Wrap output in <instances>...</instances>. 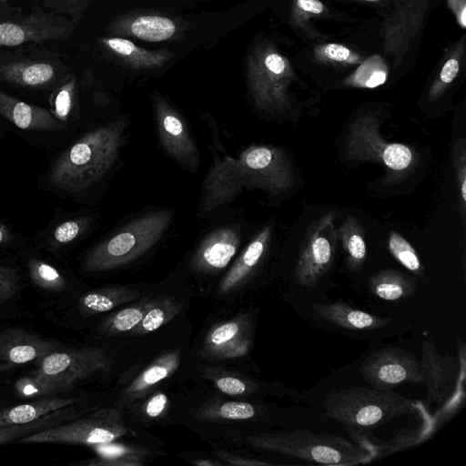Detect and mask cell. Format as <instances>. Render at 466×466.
Listing matches in <instances>:
<instances>
[{
    "mask_svg": "<svg viewBox=\"0 0 466 466\" xmlns=\"http://www.w3.org/2000/svg\"><path fill=\"white\" fill-rule=\"evenodd\" d=\"M294 183L291 163L277 147L250 146L237 157L214 155L199 209L201 215H208L229 204L247 187L279 195L289 190Z\"/></svg>",
    "mask_w": 466,
    "mask_h": 466,
    "instance_id": "obj_1",
    "label": "cell"
},
{
    "mask_svg": "<svg viewBox=\"0 0 466 466\" xmlns=\"http://www.w3.org/2000/svg\"><path fill=\"white\" fill-rule=\"evenodd\" d=\"M126 128L127 122L117 120L86 133L55 161L48 175L50 186L76 193L99 182L117 158Z\"/></svg>",
    "mask_w": 466,
    "mask_h": 466,
    "instance_id": "obj_2",
    "label": "cell"
},
{
    "mask_svg": "<svg viewBox=\"0 0 466 466\" xmlns=\"http://www.w3.org/2000/svg\"><path fill=\"white\" fill-rule=\"evenodd\" d=\"M170 209L145 213L131 220L96 246L86 257L87 272H101L124 266L151 249L173 220Z\"/></svg>",
    "mask_w": 466,
    "mask_h": 466,
    "instance_id": "obj_3",
    "label": "cell"
},
{
    "mask_svg": "<svg viewBox=\"0 0 466 466\" xmlns=\"http://www.w3.org/2000/svg\"><path fill=\"white\" fill-rule=\"evenodd\" d=\"M344 152L350 160L382 166L390 183L407 177L417 164V155L410 147L387 141L380 133L377 113L363 114L352 121L344 139Z\"/></svg>",
    "mask_w": 466,
    "mask_h": 466,
    "instance_id": "obj_4",
    "label": "cell"
},
{
    "mask_svg": "<svg viewBox=\"0 0 466 466\" xmlns=\"http://www.w3.org/2000/svg\"><path fill=\"white\" fill-rule=\"evenodd\" d=\"M411 400L390 390L348 388L329 392L325 400L326 415L355 429L380 426L410 413Z\"/></svg>",
    "mask_w": 466,
    "mask_h": 466,
    "instance_id": "obj_5",
    "label": "cell"
},
{
    "mask_svg": "<svg viewBox=\"0 0 466 466\" xmlns=\"http://www.w3.org/2000/svg\"><path fill=\"white\" fill-rule=\"evenodd\" d=\"M70 78L60 56L44 42L0 47V81L17 86L46 89Z\"/></svg>",
    "mask_w": 466,
    "mask_h": 466,
    "instance_id": "obj_6",
    "label": "cell"
},
{
    "mask_svg": "<svg viewBox=\"0 0 466 466\" xmlns=\"http://www.w3.org/2000/svg\"><path fill=\"white\" fill-rule=\"evenodd\" d=\"M250 443L310 462L348 466L363 462L367 455L345 440L327 434L307 431L263 433L250 439Z\"/></svg>",
    "mask_w": 466,
    "mask_h": 466,
    "instance_id": "obj_7",
    "label": "cell"
},
{
    "mask_svg": "<svg viewBox=\"0 0 466 466\" xmlns=\"http://www.w3.org/2000/svg\"><path fill=\"white\" fill-rule=\"evenodd\" d=\"M2 4V3H1ZM0 4V47L67 38L73 25L38 5L25 11Z\"/></svg>",
    "mask_w": 466,
    "mask_h": 466,
    "instance_id": "obj_8",
    "label": "cell"
},
{
    "mask_svg": "<svg viewBox=\"0 0 466 466\" xmlns=\"http://www.w3.org/2000/svg\"><path fill=\"white\" fill-rule=\"evenodd\" d=\"M127 432L118 409H103L88 419L63 422L27 434L20 442L95 445L111 442Z\"/></svg>",
    "mask_w": 466,
    "mask_h": 466,
    "instance_id": "obj_9",
    "label": "cell"
},
{
    "mask_svg": "<svg viewBox=\"0 0 466 466\" xmlns=\"http://www.w3.org/2000/svg\"><path fill=\"white\" fill-rule=\"evenodd\" d=\"M34 374L48 380L58 392L72 388L80 380L106 370L109 358L97 347L53 350L37 361Z\"/></svg>",
    "mask_w": 466,
    "mask_h": 466,
    "instance_id": "obj_10",
    "label": "cell"
},
{
    "mask_svg": "<svg viewBox=\"0 0 466 466\" xmlns=\"http://www.w3.org/2000/svg\"><path fill=\"white\" fill-rule=\"evenodd\" d=\"M334 220V212H329L309 228L295 268L298 284L313 286L329 269L338 238Z\"/></svg>",
    "mask_w": 466,
    "mask_h": 466,
    "instance_id": "obj_11",
    "label": "cell"
},
{
    "mask_svg": "<svg viewBox=\"0 0 466 466\" xmlns=\"http://www.w3.org/2000/svg\"><path fill=\"white\" fill-rule=\"evenodd\" d=\"M374 389L389 390L406 382H424L420 361L410 352L387 348L370 355L360 367Z\"/></svg>",
    "mask_w": 466,
    "mask_h": 466,
    "instance_id": "obj_12",
    "label": "cell"
},
{
    "mask_svg": "<svg viewBox=\"0 0 466 466\" xmlns=\"http://www.w3.org/2000/svg\"><path fill=\"white\" fill-rule=\"evenodd\" d=\"M430 0H398L382 24L384 53L401 56L422 30Z\"/></svg>",
    "mask_w": 466,
    "mask_h": 466,
    "instance_id": "obj_13",
    "label": "cell"
},
{
    "mask_svg": "<svg viewBox=\"0 0 466 466\" xmlns=\"http://www.w3.org/2000/svg\"><path fill=\"white\" fill-rule=\"evenodd\" d=\"M155 118L166 152L184 168L195 172L199 167V155L184 118L165 102L156 105Z\"/></svg>",
    "mask_w": 466,
    "mask_h": 466,
    "instance_id": "obj_14",
    "label": "cell"
},
{
    "mask_svg": "<svg viewBox=\"0 0 466 466\" xmlns=\"http://www.w3.org/2000/svg\"><path fill=\"white\" fill-rule=\"evenodd\" d=\"M240 245L237 228L223 226L210 231L200 242L191 258V268L201 273H216L225 268Z\"/></svg>",
    "mask_w": 466,
    "mask_h": 466,
    "instance_id": "obj_15",
    "label": "cell"
},
{
    "mask_svg": "<svg viewBox=\"0 0 466 466\" xmlns=\"http://www.w3.org/2000/svg\"><path fill=\"white\" fill-rule=\"evenodd\" d=\"M56 350V344L28 332L13 328L0 332V361L13 365L38 361Z\"/></svg>",
    "mask_w": 466,
    "mask_h": 466,
    "instance_id": "obj_16",
    "label": "cell"
},
{
    "mask_svg": "<svg viewBox=\"0 0 466 466\" xmlns=\"http://www.w3.org/2000/svg\"><path fill=\"white\" fill-rule=\"evenodd\" d=\"M271 236L270 225L258 232L219 282V294L232 293L243 286L265 256Z\"/></svg>",
    "mask_w": 466,
    "mask_h": 466,
    "instance_id": "obj_17",
    "label": "cell"
},
{
    "mask_svg": "<svg viewBox=\"0 0 466 466\" xmlns=\"http://www.w3.org/2000/svg\"><path fill=\"white\" fill-rule=\"evenodd\" d=\"M0 115L25 130H57L66 126L47 109L20 101L2 90H0Z\"/></svg>",
    "mask_w": 466,
    "mask_h": 466,
    "instance_id": "obj_18",
    "label": "cell"
},
{
    "mask_svg": "<svg viewBox=\"0 0 466 466\" xmlns=\"http://www.w3.org/2000/svg\"><path fill=\"white\" fill-rule=\"evenodd\" d=\"M427 384L428 403H441L445 400L451 388V370L449 361L440 354L431 340L422 344V357L420 360Z\"/></svg>",
    "mask_w": 466,
    "mask_h": 466,
    "instance_id": "obj_19",
    "label": "cell"
},
{
    "mask_svg": "<svg viewBox=\"0 0 466 466\" xmlns=\"http://www.w3.org/2000/svg\"><path fill=\"white\" fill-rule=\"evenodd\" d=\"M312 309L326 321L347 329H376L391 321L344 303H314Z\"/></svg>",
    "mask_w": 466,
    "mask_h": 466,
    "instance_id": "obj_20",
    "label": "cell"
},
{
    "mask_svg": "<svg viewBox=\"0 0 466 466\" xmlns=\"http://www.w3.org/2000/svg\"><path fill=\"white\" fill-rule=\"evenodd\" d=\"M76 398L52 397L0 409V427L25 424L77 402Z\"/></svg>",
    "mask_w": 466,
    "mask_h": 466,
    "instance_id": "obj_21",
    "label": "cell"
},
{
    "mask_svg": "<svg viewBox=\"0 0 466 466\" xmlns=\"http://www.w3.org/2000/svg\"><path fill=\"white\" fill-rule=\"evenodd\" d=\"M179 358V351L175 350L152 362L125 390L126 401L144 397L155 384L170 376L177 369Z\"/></svg>",
    "mask_w": 466,
    "mask_h": 466,
    "instance_id": "obj_22",
    "label": "cell"
},
{
    "mask_svg": "<svg viewBox=\"0 0 466 466\" xmlns=\"http://www.w3.org/2000/svg\"><path fill=\"white\" fill-rule=\"evenodd\" d=\"M137 290L126 287L105 288L86 293L79 299V309L86 316L106 312L121 304L136 299Z\"/></svg>",
    "mask_w": 466,
    "mask_h": 466,
    "instance_id": "obj_23",
    "label": "cell"
},
{
    "mask_svg": "<svg viewBox=\"0 0 466 466\" xmlns=\"http://www.w3.org/2000/svg\"><path fill=\"white\" fill-rule=\"evenodd\" d=\"M370 291L384 300H399L410 297L415 289L411 279L403 273L387 269L374 274L369 281Z\"/></svg>",
    "mask_w": 466,
    "mask_h": 466,
    "instance_id": "obj_24",
    "label": "cell"
},
{
    "mask_svg": "<svg viewBox=\"0 0 466 466\" xmlns=\"http://www.w3.org/2000/svg\"><path fill=\"white\" fill-rule=\"evenodd\" d=\"M338 235L347 254V263L351 269H358L367 257L365 234L359 220L349 215L340 225Z\"/></svg>",
    "mask_w": 466,
    "mask_h": 466,
    "instance_id": "obj_25",
    "label": "cell"
},
{
    "mask_svg": "<svg viewBox=\"0 0 466 466\" xmlns=\"http://www.w3.org/2000/svg\"><path fill=\"white\" fill-rule=\"evenodd\" d=\"M98 458L88 461L92 466H141L148 453L147 450L121 444H95Z\"/></svg>",
    "mask_w": 466,
    "mask_h": 466,
    "instance_id": "obj_26",
    "label": "cell"
},
{
    "mask_svg": "<svg viewBox=\"0 0 466 466\" xmlns=\"http://www.w3.org/2000/svg\"><path fill=\"white\" fill-rule=\"evenodd\" d=\"M76 416L75 409L68 406L28 423L2 426L0 427V445L43 429L66 422Z\"/></svg>",
    "mask_w": 466,
    "mask_h": 466,
    "instance_id": "obj_27",
    "label": "cell"
},
{
    "mask_svg": "<svg viewBox=\"0 0 466 466\" xmlns=\"http://www.w3.org/2000/svg\"><path fill=\"white\" fill-rule=\"evenodd\" d=\"M180 303L170 298L151 299L141 321L130 335H146L169 321L180 309Z\"/></svg>",
    "mask_w": 466,
    "mask_h": 466,
    "instance_id": "obj_28",
    "label": "cell"
},
{
    "mask_svg": "<svg viewBox=\"0 0 466 466\" xmlns=\"http://www.w3.org/2000/svg\"><path fill=\"white\" fill-rule=\"evenodd\" d=\"M244 328L237 320L227 321L216 327L209 333L208 346L218 354L224 356L242 354L245 350L231 342L233 339H246L242 338Z\"/></svg>",
    "mask_w": 466,
    "mask_h": 466,
    "instance_id": "obj_29",
    "label": "cell"
},
{
    "mask_svg": "<svg viewBox=\"0 0 466 466\" xmlns=\"http://www.w3.org/2000/svg\"><path fill=\"white\" fill-rule=\"evenodd\" d=\"M151 299H144L136 306L125 308L120 311L110 315L100 327L103 334L108 336L120 335L130 332L141 321Z\"/></svg>",
    "mask_w": 466,
    "mask_h": 466,
    "instance_id": "obj_30",
    "label": "cell"
},
{
    "mask_svg": "<svg viewBox=\"0 0 466 466\" xmlns=\"http://www.w3.org/2000/svg\"><path fill=\"white\" fill-rule=\"evenodd\" d=\"M387 76V66L380 57L370 56L346 78L345 84L353 87L374 88L383 85Z\"/></svg>",
    "mask_w": 466,
    "mask_h": 466,
    "instance_id": "obj_31",
    "label": "cell"
},
{
    "mask_svg": "<svg viewBox=\"0 0 466 466\" xmlns=\"http://www.w3.org/2000/svg\"><path fill=\"white\" fill-rule=\"evenodd\" d=\"M131 30L140 39L158 42L173 35L176 27L174 23L166 17L145 15L133 22Z\"/></svg>",
    "mask_w": 466,
    "mask_h": 466,
    "instance_id": "obj_32",
    "label": "cell"
},
{
    "mask_svg": "<svg viewBox=\"0 0 466 466\" xmlns=\"http://www.w3.org/2000/svg\"><path fill=\"white\" fill-rule=\"evenodd\" d=\"M28 272L35 285L46 291L58 292L66 287V280L63 275L43 260L31 259L28 262Z\"/></svg>",
    "mask_w": 466,
    "mask_h": 466,
    "instance_id": "obj_33",
    "label": "cell"
},
{
    "mask_svg": "<svg viewBox=\"0 0 466 466\" xmlns=\"http://www.w3.org/2000/svg\"><path fill=\"white\" fill-rule=\"evenodd\" d=\"M388 248L392 257L407 269L419 276L423 275V267L416 250L397 231H390L388 239Z\"/></svg>",
    "mask_w": 466,
    "mask_h": 466,
    "instance_id": "obj_34",
    "label": "cell"
},
{
    "mask_svg": "<svg viewBox=\"0 0 466 466\" xmlns=\"http://www.w3.org/2000/svg\"><path fill=\"white\" fill-rule=\"evenodd\" d=\"M75 87V79L69 78L56 87L50 96L51 114L65 124L68 120L73 107Z\"/></svg>",
    "mask_w": 466,
    "mask_h": 466,
    "instance_id": "obj_35",
    "label": "cell"
},
{
    "mask_svg": "<svg viewBox=\"0 0 466 466\" xmlns=\"http://www.w3.org/2000/svg\"><path fill=\"white\" fill-rule=\"evenodd\" d=\"M14 389L20 397L31 400L58 392L52 383L34 373L18 379Z\"/></svg>",
    "mask_w": 466,
    "mask_h": 466,
    "instance_id": "obj_36",
    "label": "cell"
},
{
    "mask_svg": "<svg viewBox=\"0 0 466 466\" xmlns=\"http://www.w3.org/2000/svg\"><path fill=\"white\" fill-rule=\"evenodd\" d=\"M453 163L458 191L459 209L462 220L466 212V149L464 138L459 139L454 146Z\"/></svg>",
    "mask_w": 466,
    "mask_h": 466,
    "instance_id": "obj_37",
    "label": "cell"
},
{
    "mask_svg": "<svg viewBox=\"0 0 466 466\" xmlns=\"http://www.w3.org/2000/svg\"><path fill=\"white\" fill-rule=\"evenodd\" d=\"M315 57L323 62L342 65H356L361 63L359 54L345 46L335 43H329L317 47L315 49Z\"/></svg>",
    "mask_w": 466,
    "mask_h": 466,
    "instance_id": "obj_38",
    "label": "cell"
},
{
    "mask_svg": "<svg viewBox=\"0 0 466 466\" xmlns=\"http://www.w3.org/2000/svg\"><path fill=\"white\" fill-rule=\"evenodd\" d=\"M90 221L87 217H80L63 222L55 228L51 244L57 248L75 240L86 230Z\"/></svg>",
    "mask_w": 466,
    "mask_h": 466,
    "instance_id": "obj_39",
    "label": "cell"
},
{
    "mask_svg": "<svg viewBox=\"0 0 466 466\" xmlns=\"http://www.w3.org/2000/svg\"><path fill=\"white\" fill-rule=\"evenodd\" d=\"M460 71V61L456 57L448 59L441 69L438 79L432 84L429 90V99L435 100L439 98L456 78Z\"/></svg>",
    "mask_w": 466,
    "mask_h": 466,
    "instance_id": "obj_40",
    "label": "cell"
},
{
    "mask_svg": "<svg viewBox=\"0 0 466 466\" xmlns=\"http://www.w3.org/2000/svg\"><path fill=\"white\" fill-rule=\"evenodd\" d=\"M20 278L9 266L0 265V303L9 299L19 289Z\"/></svg>",
    "mask_w": 466,
    "mask_h": 466,
    "instance_id": "obj_41",
    "label": "cell"
},
{
    "mask_svg": "<svg viewBox=\"0 0 466 466\" xmlns=\"http://www.w3.org/2000/svg\"><path fill=\"white\" fill-rule=\"evenodd\" d=\"M221 417L231 420H247L255 416L254 406L247 402L229 401L218 408Z\"/></svg>",
    "mask_w": 466,
    "mask_h": 466,
    "instance_id": "obj_42",
    "label": "cell"
},
{
    "mask_svg": "<svg viewBox=\"0 0 466 466\" xmlns=\"http://www.w3.org/2000/svg\"><path fill=\"white\" fill-rule=\"evenodd\" d=\"M216 385L220 391L228 395H240L247 390L246 383L235 377H221L217 380Z\"/></svg>",
    "mask_w": 466,
    "mask_h": 466,
    "instance_id": "obj_43",
    "label": "cell"
},
{
    "mask_svg": "<svg viewBox=\"0 0 466 466\" xmlns=\"http://www.w3.org/2000/svg\"><path fill=\"white\" fill-rule=\"evenodd\" d=\"M79 0H45L44 6L49 12L62 15L67 14L74 15L76 13V4Z\"/></svg>",
    "mask_w": 466,
    "mask_h": 466,
    "instance_id": "obj_44",
    "label": "cell"
},
{
    "mask_svg": "<svg viewBox=\"0 0 466 466\" xmlns=\"http://www.w3.org/2000/svg\"><path fill=\"white\" fill-rule=\"evenodd\" d=\"M167 403V398L164 393L155 394L146 404V413L152 418L157 417L164 411Z\"/></svg>",
    "mask_w": 466,
    "mask_h": 466,
    "instance_id": "obj_45",
    "label": "cell"
},
{
    "mask_svg": "<svg viewBox=\"0 0 466 466\" xmlns=\"http://www.w3.org/2000/svg\"><path fill=\"white\" fill-rule=\"evenodd\" d=\"M295 4L306 15H319L324 10V5L319 0H296Z\"/></svg>",
    "mask_w": 466,
    "mask_h": 466,
    "instance_id": "obj_46",
    "label": "cell"
},
{
    "mask_svg": "<svg viewBox=\"0 0 466 466\" xmlns=\"http://www.w3.org/2000/svg\"><path fill=\"white\" fill-rule=\"evenodd\" d=\"M107 44L113 50L122 55H130L135 50L134 44L126 39L112 38Z\"/></svg>",
    "mask_w": 466,
    "mask_h": 466,
    "instance_id": "obj_47",
    "label": "cell"
},
{
    "mask_svg": "<svg viewBox=\"0 0 466 466\" xmlns=\"http://www.w3.org/2000/svg\"><path fill=\"white\" fill-rule=\"evenodd\" d=\"M12 239L10 229L7 226L0 222V245L9 242Z\"/></svg>",
    "mask_w": 466,
    "mask_h": 466,
    "instance_id": "obj_48",
    "label": "cell"
},
{
    "mask_svg": "<svg viewBox=\"0 0 466 466\" xmlns=\"http://www.w3.org/2000/svg\"><path fill=\"white\" fill-rule=\"evenodd\" d=\"M14 366H15V365H13V364H11V363L2 361V362H0V372H4V371H6V370H11Z\"/></svg>",
    "mask_w": 466,
    "mask_h": 466,
    "instance_id": "obj_49",
    "label": "cell"
},
{
    "mask_svg": "<svg viewBox=\"0 0 466 466\" xmlns=\"http://www.w3.org/2000/svg\"><path fill=\"white\" fill-rule=\"evenodd\" d=\"M194 463L197 464V465H200V466H204V465H207V466L219 465L218 462H214V461H195Z\"/></svg>",
    "mask_w": 466,
    "mask_h": 466,
    "instance_id": "obj_50",
    "label": "cell"
},
{
    "mask_svg": "<svg viewBox=\"0 0 466 466\" xmlns=\"http://www.w3.org/2000/svg\"><path fill=\"white\" fill-rule=\"evenodd\" d=\"M362 1L376 2V1H379V0H362Z\"/></svg>",
    "mask_w": 466,
    "mask_h": 466,
    "instance_id": "obj_51",
    "label": "cell"
},
{
    "mask_svg": "<svg viewBox=\"0 0 466 466\" xmlns=\"http://www.w3.org/2000/svg\"><path fill=\"white\" fill-rule=\"evenodd\" d=\"M8 0H0V4L1 3H5V2H7Z\"/></svg>",
    "mask_w": 466,
    "mask_h": 466,
    "instance_id": "obj_52",
    "label": "cell"
}]
</instances>
